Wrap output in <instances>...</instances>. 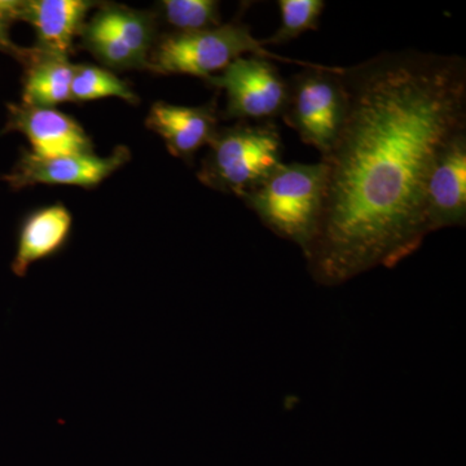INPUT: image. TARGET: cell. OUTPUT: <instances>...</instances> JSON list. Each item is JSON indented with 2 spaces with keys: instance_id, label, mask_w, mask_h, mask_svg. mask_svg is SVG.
Returning <instances> with one entry per match:
<instances>
[{
  "instance_id": "6da1fadb",
  "label": "cell",
  "mask_w": 466,
  "mask_h": 466,
  "mask_svg": "<svg viewBox=\"0 0 466 466\" xmlns=\"http://www.w3.org/2000/svg\"><path fill=\"white\" fill-rule=\"evenodd\" d=\"M342 79L345 121L321 158L323 210L303 251L324 287L391 268L421 247L431 167L466 128V60L459 55L386 51L343 67Z\"/></svg>"
},
{
  "instance_id": "8992f818",
  "label": "cell",
  "mask_w": 466,
  "mask_h": 466,
  "mask_svg": "<svg viewBox=\"0 0 466 466\" xmlns=\"http://www.w3.org/2000/svg\"><path fill=\"white\" fill-rule=\"evenodd\" d=\"M205 82L226 92L227 106L220 115L223 118L238 122L254 119L260 124L283 116L289 88L271 60L240 57Z\"/></svg>"
},
{
  "instance_id": "4fadbf2b",
  "label": "cell",
  "mask_w": 466,
  "mask_h": 466,
  "mask_svg": "<svg viewBox=\"0 0 466 466\" xmlns=\"http://www.w3.org/2000/svg\"><path fill=\"white\" fill-rule=\"evenodd\" d=\"M23 104L36 108H55L70 100L75 64L69 58L29 48L23 63Z\"/></svg>"
},
{
  "instance_id": "5b68a950",
  "label": "cell",
  "mask_w": 466,
  "mask_h": 466,
  "mask_svg": "<svg viewBox=\"0 0 466 466\" xmlns=\"http://www.w3.org/2000/svg\"><path fill=\"white\" fill-rule=\"evenodd\" d=\"M342 70L315 64L288 81V103L281 118L303 143L317 148L321 158L332 149L345 121L348 97Z\"/></svg>"
},
{
  "instance_id": "ac0fdd59",
  "label": "cell",
  "mask_w": 466,
  "mask_h": 466,
  "mask_svg": "<svg viewBox=\"0 0 466 466\" xmlns=\"http://www.w3.org/2000/svg\"><path fill=\"white\" fill-rule=\"evenodd\" d=\"M18 0H0V54H7L21 64L25 61L29 48L15 45L11 27L18 21Z\"/></svg>"
},
{
  "instance_id": "9c48e42d",
  "label": "cell",
  "mask_w": 466,
  "mask_h": 466,
  "mask_svg": "<svg viewBox=\"0 0 466 466\" xmlns=\"http://www.w3.org/2000/svg\"><path fill=\"white\" fill-rule=\"evenodd\" d=\"M17 131L29 140L33 155L43 158L92 153L94 146L75 118L55 108L25 104L8 106L7 124L2 133Z\"/></svg>"
},
{
  "instance_id": "e0dca14e",
  "label": "cell",
  "mask_w": 466,
  "mask_h": 466,
  "mask_svg": "<svg viewBox=\"0 0 466 466\" xmlns=\"http://www.w3.org/2000/svg\"><path fill=\"white\" fill-rule=\"evenodd\" d=\"M281 23L271 36L260 39L263 47L280 46L299 38L300 34L317 30L325 8L323 0H279Z\"/></svg>"
},
{
  "instance_id": "7c38bea8",
  "label": "cell",
  "mask_w": 466,
  "mask_h": 466,
  "mask_svg": "<svg viewBox=\"0 0 466 466\" xmlns=\"http://www.w3.org/2000/svg\"><path fill=\"white\" fill-rule=\"evenodd\" d=\"M72 227V214L63 204L51 205L29 214L18 229L12 272L17 278H25L34 263L61 253L69 241Z\"/></svg>"
},
{
  "instance_id": "5bb4252c",
  "label": "cell",
  "mask_w": 466,
  "mask_h": 466,
  "mask_svg": "<svg viewBox=\"0 0 466 466\" xmlns=\"http://www.w3.org/2000/svg\"><path fill=\"white\" fill-rule=\"evenodd\" d=\"M91 18L148 70L150 54L158 41L157 15L126 5H104Z\"/></svg>"
},
{
  "instance_id": "30bf717a",
  "label": "cell",
  "mask_w": 466,
  "mask_h": 466,
  "mask_svg": "<svg viewBox=\"0 0 466 466\" xmlns=\"http://www.w3.org/2000/svg\"><path fill=\"white\" fill-rule=\"evenodd\" d=\"M95 7L97 3L90 0H18L17 18L32 25L36 50L69 58Z\"/></svg>"
},
{
  "instance_id": "52a82bcc",
  "label": "cell",
  "mask_w": 466,
  "mask_h": 466,
  "mask_svg": "<svg viewBox=\"0 0 466 466\" xmlns=\"http://www.w3.org/2000/svg\"><path fill=\"white\" fill-rule=\"evenodd\" d=\"M128 159L130 150L127 147H118L108 157L85 153L43 158L24 149L14 170L5 175L3 179L14 189L25 188L35 184L95 188L124 167Z\"/></svg>"
},
{
  "instance_id": "ba28073f",
  "label": "cell",
  "mask_w": 466,
  "mask_h": 466,
  "mask_svg": "<svg viewBox=\"0 0 466 466\" xmlns=\"http://www.w3.org/2000/svg\"><path fill=\"white\" fill-rule=\"evenodd\" d=\"M466 223V128L441 147L435 158L425 193L428 235Z\"/></svg>"
},
{
  "instance_id": "7a4b0ae2",
  "label": "cell",
  "mask_w": 466,
  "mask_h": 466,
  "mask_svg": "<svg viewBox=\"0 0 466 466\" xmlns=\"http://www.w3.org/2000/svg\"><path fill=\"white\" fill-rule=\"evenodd\" d=\"M325 167L281 162L258 187L241 198L262 225L284 240L308 249L323 210Z\"/></svg>"
},
{
  "instance_id": "9a60e30c",
  "label": "cell",
  "mask_w": 466,
  "mask_h": 466,
  "mask_svg": "<svg viewBox=\"0 0 466 466\" xmlns=\"http://www.w3.org/2000/svg\"><path fill=\"white\" fill-rule=\"evenodd\" d=\"M106 97H118L131 104L139 103V97L131 90L130 85L110 70L88 64L76 66L70 100L92 101Z\"/></svg>"
},
{
  "instance_id": "3957f363",
  "label": "cell",
  "mask_w": 466,
  "mask_h": 466,
  "mask_svg": "<svg viewBox=\"0 0 466 466\" xmlns=\"http://www.w3.org/2000/svg\"><path fill=\"white\" fill-rule=\"evenodd\" d=\"M208 147L198 180L240 200L283 162V142L274 122L218 127Z\"/></svg>"
},
{
  "instance_id": "2e32d148",
  "label": "cell",
  "mask_w": 466,
  "mask_h": 466,
  "mask_svg": "<svg viewBox=\"0 0 466 466\" xmlns=\"http://www.w3.org/2000/svg\"><path fill=\"white\" fill-rule=\"evenodd\" d=\"M157 16L173 26L175 33H195L220 25V5L217 0H164L157 5Z\"/></svg>"
},
{
  "instance_id": "277c9868",
  "label": "cell",
  "mask_w": 466,
  "mask_h": 466,
  "mask_svg": "<svg viewBox=\"0 0 466 466\" xmlns=\"http://www.w3.org/2000/svg\"><path fill=\"white\" fill-rule=\"evenodd\" d=\"M249 54L251 56L314 66L309 61L291 60L263 47L254 38L250 26L240 18L195 33H171L161 36L149 56L148 70L157 75H187L208 79L219 75L229 64Z\"/></svg>"
},
{
  "instance_id": "8fae6325",
  "label": "cell",
  "mask_w": 466,
  "mask_h": 466,
  "mask_svg": "<svg viewBox=\"0 0 466 466\" xmlns=\"http://www.w3.org/2000/svg\"><path fill=\"white\" fill-rule=\"evenodd\" d=\"M217 101L200 106L153 104L147 116V127L159 135L168 152L186 162L193 161L198 150L208 146L218 130Z\"/></svg>"
}]
</instances>
